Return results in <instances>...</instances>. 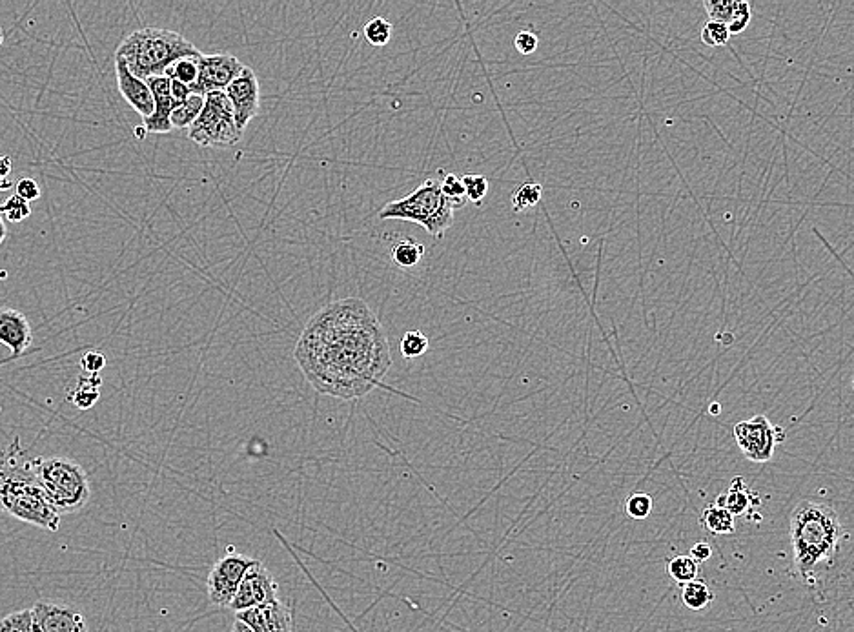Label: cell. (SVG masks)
I'll list each match as a JSON object with an SVG mask.
<instances>
[{
    "label": "cell",
    "instance_id": "1",
    "mask_svg": "<svg viewBox=\"0 0 854 632\" xmlns=\"http://www.w3.org/2000/svg\"><path fill=\"white\" fill-rule=\"evenodd\" d=\"M295 361L317 392L346 401L381 387L392 367L387 334L357 297L334 301L308 321Z\"/></svg>",
    "mask_w": 854,
    "mask_h": 632
},
{
    "label": "cell",
    "instance_id": "2",
    "mask_svg": "<svg viewBox=\"0 0 854 632\" xmlns=\"http://www.w3.org/2000/svg\"><path fill=\"white\" fill-rule=\"evenodd\" d=\"M842 540L844 525L831 505L800 501L791 512L794 574L805 585H814L818 572L833 565Z\"/></svg>",
    "mask_w": 854,
    "mask_h": 632
},
{
    "label": "cell",
    "instance_id": "3",
    "mask_svg": "<svg viewBox=\"0 0 854 632\" xmlns=\"http://www.w3.org/2000/svg\"><path fill=\"white\" fill-rule=\"evenodd\" d=\"M21 452L19 441L13 443L10 452H0V507L15 520L44 531L57 532L61 527V516L51 507L41 485L35 480L30 461L19 463Z\"/></svg>",
    "mask_w": 854,
    "mask_h": 632
},
{
    "label": "cell",
    "instance_id": "4",
    "mask_svg": "<svg viewBox=\"0 0 854 632\" xmlns=\"http://www.w3.org/2000/svg\"><path fill=\"white\" fill-rule=\"evenodd\" d=\"M201 51L181 33L163 28L133 31L115 51V57L126 62L128 70L139 79L163 77L173 62L184 57H199Z\"/></svg>",
    "mask_w": 854,
    "mask_h": 632
},
{
    "label": "cell",
    "instance_id": "5",
    "mask_svg": "<svg viewBox=\"0 0 854 632\" xmlns=\"http://www.w3.org/2000/svg\"><path fill=\"white\" fill-rule=\"evenodd\" d=\"M30 469L59 516L79 512L92 498L88 474L73 459L35 458L30 461Z\"/></svg>",
    "mask_w": 854,
    "mask_h": 632
},
{
    "label": "cell",
    "instance_id": "6",
    "mask_svg": "<svg viewBox=\"0 0 854 632\" xmlns=\"http://www.w3.org/2000/svg\"><path fill=\"white\" fill-rule=\"evenodd\" d=\"M379 217L412 221L423 226L428 234L443 237L450 226L454 225V208L441 194L438 179H427L419 184L412 194L388 203Z\"/></svg>",
    "mask_w": 854,
    "mask_h": 632
},
{
    "label": "cell",
    "instance_id": "7",
    "mask_svg": "<svg viewBox=\"0 0 854 632\" xmlns=\"http://www.w3.org/2000/svg\"><path fill=\"white\" fill-rule=\"evenodd\" d=\"M243 132L234 121V110L224 92L204 95L203 112L188 128V139L201 146L230 148L241 141Z\"/></svg>",
    "mask_w": 854,
    "mask_h": 632
},
{
    "label": "cell",
    "instance_id": "8",
    "mask_svg": "<svg viewBox=\"0 0 854 632\" xmlns=\"http://www.w3.org/2000/svg\"><path fill=\"white\" fill-rule=\"evenodd\" d=\"M783 432L774 427L767 416H754L734 425V438L743 456L753 463H767L774 456L776 445L782 443Z\"/></svg>",
    "mask_w": 854,
    "mask_h": 632
},
{
    "label": "cell",
    "instance_id": "9",
    "mask_svg": "<svg viewBox=\"0 0 854 632\" xmlns=\"http://www.w3.org/2000/svg\"><path fill=\"white\" fill-rule=\"evenodd\" d=\"M255 560L243 554H228L215 563L208 574V598L217 607H230L239 583Z\"/></svg>",
    "mask_w": 854,
    "mask_h": 632
},
{
    "label": "cell",
    "instance_id": "10",
    "mask_svg": "<svg viewBox=\"0 0 854 632\" xmlns=\"http://www.w3.org/2000/svg\"><path fill=\"white\" fill-rule=\"evenodd\" d=\"M244 64L234 55L215 53V55H199L197 57V82L192 86L195 95H206L210 92H224L230 82L243 72Z\"/></svg>",
    "mask_w": 854,
    "mask_h": 632
},
{
    "label": "cell",
    "instance_id": "11",
    "mask_svg": "<svg viewBox=\"0 0 854 632\" xmlns=\"http://www.w3.org/2000/svg\"><path fill=\"white\" fill-rule=\"evenodd\" d=\"M277 592H279V585L275 583L274 576L270 574V571L261 561L255 560L239 583L235 598L230 603V609L235 614L248 611V609L257 607L261 603L275 600Z\"/></svg>",
    "mask_w": 854,
    "mask_h": 632
},
{
    "label": "cell",
    "instance_id": "12",
    "mask_svg": "<svg viewBox=\"0 0 854 632\" xmlns=\"http://www.w3.org/2000/svg\"><path fill=\"white\" fill-rule=\"evenodd\" d=\"M33 632H90L77 607L55 602H37L31 609Z\"/></svg>",
    "mask_w": 854,
    "mask_h": 632
},
{
    "label": "cell",
    "instance_id": "13",
    "mask_svg": "<svg viewBox=\"0 0 854 632\" xmlns=\"http://www.w3.org/2000/svg\"><path fill=\"white\" fill-rule=\"evenodd\" d=\"M224 93L232 104L235 124L243 132L248 123L257 117L261 108V88L254 70L244 66L243 72L239 73L235 81L230 82Z\"/></svg>",
    "mask_w": 854,
    "mask_h": 632
},
{
    "label": "cell",
    "instance_id": "14",
    "mask_svg": "<svg viewBox=\"0 0 854 632\" xmlns=\"http://www.w3.org/2000/svg\"><path fill=\"white\" fill-rule=\"evenodd\" d=\"M237 620L254 632H294L292 611L277 598L248 611L237 612Z\"/></svg>",
    "mask_w": 854,
    "mask_h": 632
},
{
    "label": "cell",
    "instance_id": "15",
    "mask_svg": "<svg viewBox=\"0 0 854 632\" xmlns=\"http://www.w3.org/2000/svg\"><path fill=\"white\" fill-rule=\"evenodd\" d=\"M144 82L148 84L153 97V113L148 119H143L144 132H172L170 115L179 106V102L173 99L172 92H170V79L163 75V77H150Z\"/></svg>",
    "mask_w": 854,
    "mask_h": 632
},
{
    "label": "cell",
    "instance_id": "16",
    "mask_svg": "<svg viewBox=\"0 0 854 632\" xmlns=\"http://www.w3.org/2000/svg\"><path fill=\"white\" fill-rule=\"evenodd\" d=\"M115 75L122 97L143 119H148L153 113V97L148 84L135 77L121 57H115Z\"/></svg>",
    "mask_w": 854,
    "mask_h": 632
},
{
    "label": "cell",
    "instance_id": "17",
    "mask_svg": "<svg viewBox=\"0 0 854 632\" xmlns=\"http://www.w3.org/2000/svg\"><path fill=\"white\" fill-rule=\"evenodd\" d=\"M33 341L30 321L15 308H0V343L10 348L11 356L19 357Z\"/></svg>",
    "mask_w": 854,
    "mask_h": 632
},
{
    "label": "cell",
    "instance_id": "18",
    "mask_svg": "<svg viewBox=\"0 0 854 632\" xmlns=\"http://www.w3.org/2000/svg\"><path fill=\"white\" fill-rule=\"evenodd\" d=\"M760 503H762V500L756 496V492L747 487V483H745L742 476H738V478L732 480L729 490L722 492L718 496V500H716L714 505L727 510L732 516H743V514H747L749 510L756 507V505H760Z\"/></svg>",
    "mask_w": 854,
    "mask_h": 632
},
{
    "label": "cell",
    "instance_id": "19",
    "mask_svg": "<svg viewBox=\"0 0 854 632\" xmlns=\"http://www.w3.org/2000/svg\"><path fill=\"white\" fill-rule=\"evenodd\" d=\"M102 379L99 374H86L79 378L77 388L70 394V401L79 410H88L99 401V388H101Z\"/></svg>",
    "mask_w": 854,
    "mask_h": 632
},
{
    "label": "cell",
    "instance_id": "20",
    "mask_svg": "<svg viewBox=\"0 0 854 632\" xmlns=\"http://www.w3.org/2000/svg\"><path fill=\"white\" fill-rule=\"evenodd\" d=\"M700 523H702L705 531L711 532V534H718V536L736 532L734 516L729 514L727 510L722 509V507H718V505L705 507L702 512V518H700Z\"/></svg>",
    "mask_w": 854,
    "mask_h": 632
},
{
    "label": "cell",
    "instance_id": "21",
    "mask_svg": "<svg viewBox=\"0 0 854 632\" xmlns=\"http://www.w3.org/2000/svg\"><path fill=\"white\" fill-rule=\"evenodd\" d=\"M204 106V97L203 95H195L192 93L186 101L181 102L175 110H173L172 115H170V123H172V128H179V130H184V128H190L192 124L195 123V119L199 117V113L203 112Z\"/></svg>",
    "mask_w": 854,
    "mask_h": 632
},
{
    "label": "cell",
    "instance_id": "22",
    "mask_svg": "<svg viewBox=\"0 0 854 632\" xmlns=\"http://www.w3.org/2000/svg\"><path fill=\"white\" fill-rule=\"evenodd\" d=\"M682 600L687 609L700 612L711 605L712 600H714V592L711 591V587L707 583L698 578L694 582L683 585Z\"/></svg>",
    "mask_w": 854,
    "mask_h": 632
},
{
    "label": "cell",
    "instance_id": "23",
    "mask_svg": "<svg viewBox=\"0 0 854 632\" xmlns=\"http://www.w3.org/2000/svg\"><path fill=\"white\" fill-rule=\"evenodd\" d=\"M425 257V246L417 243L416 239H401L392 246V261L399 268H414Z\"/></svg>",
    "mask_w": 854,
    "mask_h": 632
},
{
    "label": "cell",
    "instance_id": "24",
    "mask_svg": "<svg viewBox=\"0 0 854 632\" xmlns=\"http://www.w3.org/2000/svg\"><path fill=\"white\" fill-rule=\"evenodd\" d=\"M667 571L671 574L672 580L682 587L700 578V567L689 554H680L672 558L667 565Z\"/></svg>",
    "mask_w": 854,
    "mask_h": 632
},
{
    "label": "cell",
    "instance_id": "25",
    "mask_svg": "<svg viewBox=\"0 0 854 632\" xmlns=\"http://www.w3.org/2000/svg\"><path fill=\"white\" fill-rule=\"evenodd\" d=\"M439 175H443L441 181H439V188H441L443 197L447 199V203L454 210L463 208L465 203H467V195H465V186H463L461 177L456 174H443V172H439Z\"/></svg>",
    "mask_w": 854,
    "mask_h": 632
},
{
    "label": "cell",
    "instance_id": "26",
    "mask_svg": "<svg viewBox=\"0 0 854 632\" xmlns=\"http://www.w3.org/2000/svg\"><path fill=\"white\" fill-rule=\"evenodd\" d=\"M197 73H199V70H197V57H184V59L173 62L172 66L164 72V75L168 79H173V81L181 82L184 86H188L190 92H192V86L197 82Z\"/></svg>",
    "mask_w": 854,
    "mask_h": 632
},
{
    "label": "cell",
    "instance_id": "27",
    "mask_svg": "<svg viewBox=\"0 0 854 632\" xmlns=\"http://www.w3.org/2000/svg\"><path fill=\"white\" fill-rule=\"evenodd\" d=\"M543 197V186L539 183H523L516 188L512 194V208L514 212H523L536 206Z\"/></svg>",
    "mask_w": 854,
    "mask_h": 632
},
{
    "label": "cell",
    "instance_id": "28",
    "mask_svg": "<svg viewBox=\"0 0 854 632\" xmlns=\"http://www.w3.org/2000/svg\"><path fill=\"white\" fill-rule=\"evenodd\" d=\"M392 30H394V26H392V22H388L385 17H374L372 21H368L365 24V39L368 41V44H372V46H387L390 39H392Z\"/></svg>",
    "mask_w": 854,
    "mask_h": 632
},
{
    "label": "cell",
    "instance_id": "29",
    "mask_svg": "<svg viewBox=\"0 0 854 632\" xmlns=\"http://www.w3.org/2000/svg\"><path fill=\"white\" fill-rule=\"evenodd\" d=\"M30 215V203H26L19 195L13 194L4 203L0 204V217L8 219L11 223H22Z\"/></svg>",
    "mask_w": 854,
    "mask_h": 632
},
{
    "label": "cell",
    "instance_id": "30",
    "mask_svg": "<svg viewBox=\"0 0 854 632\" xmlns=\"http://www.w3.org/2000/svg\"><path fill=\"white\" fill-rule=\"evenodd\" d=\"M703 8L709 15V21L720 22L727 26L738 8V0H705Z\"/></svg>",
    "mask_w": 854,
    "mask_h": 632
},
{
    "label": "cell",
    "instance_id": "31",
    "mask_svg": "<svg viewBox=\"0 0 854 632\" xmlns=\"http://www.w3.org/2000/svg\"><path fill=\"white\" fill-rule=\"evenodd\" d=\"M428 337L421 330H410L401 339V354L407 359H416L427 354Z\"/></svg>",
    "mask_w": 854,
    "mask_h": 632
},
{
    "label": "cell",
    "instance_id": "32",
    "mask_svg": "<svg viewBox=\"0 0 854 632\" xmlns=\"http://www.w3.org/2000/svg\"><path fill=\"white\" fill-rule=\"evenodd\" d=\"M463 186H465V195L467 201H472L474 204L483 203V199L488 194V181L485 175L467 174L461 177Z\"/></svg>",
    "mask_w": 854,
    "mask_h": 632
},
{
    "label": "cell",
    "instance_id": "33",
    "mask_svg": "<svg viewBox=\"0 0 854 632\" xmlns=\"http://www.w3.org/2000/svg\"><path fill=\"white\" fill-rule=\"evenodd\" d=\"M652 507H654V501H652L651 494H647V492H634L625 505L627 514L631 516L632 520L649 518Z\"/></svg>",
    "mask_w": 854,
    "mask_h": 632
},
{
    "label": "cell",
    "instance_id": "34",
    "mask_svg": "<svg viewBox=\"0 0 854 632\" xmlns=\"http://www.w3.org/2000/svg\"><path fill=\"white\" fill-rule=\"evenodd\" d=\"M0 632H33L31 609L11 612L0 620Z\"/></svg>",
    "mask_w": 854,
    "mask_h": 632
},
{
    "label": "cell",
    "instance_id": "35",
    "mask_svg": "<svg viewBox=\"0 0 854 632\" xmlns=\"http://www.w3.org/2000/svg\"><path fill=\"white\" fill-rule=\"evenodd\" d=\"M729 39H731V33L727 30L725 24L707 21V24L703 26L702 41L705 46L720 48V46H725L729 42Z\"/></svg>",
    "mask_w": 854,
    "mask_h": 632
},
{
    "label": "cell",
    "instance_id": "36",
    "mask_svg": "<svg viewBox=\"0 0 854 632\" xmlns=\"http://www.w3.org/2000/svg\"><path fill=\"white\" fill-rule=\"evenodd\" d=\"M751 19H753V8H751V4H749V2H738V8L734 11L731 22L727 24V30H729L731 35L743 33L745 28L749 26Z\"/></svg>",
    "mask_w": 854,
    "mask_h": 632
},
{
    "label": "cell",
    "instance_id": "37",
    "mask_svg": "<svg viewBox=\"0 0 854 632\" xmlns=\"http://www.w3.org/2000/svg\"><path fill=\"white\" fill-rule=\"evenodd\" d=\"M41 194V186H39V183L35 179H31V177H22L21 181H17V184H15V195H19L26 203L37 201L41 197Z\"/></svg>",
    "mask_w": 854,
    "mask_h": 632
},
{
    "label": "cell",
    "instance_id": "38",
    "mask_svg": "<svg viewBox=\"0 0 854 632\" xmlns=\"http://www.w3.org/2000/svg\"><path fill=\"white\" fill-rule=\"evenodd\" d=\"M538 44V35H536L534 31H519L518 35H516V39H514V46H516V50H518L521 55H530V53H534V51L538 50Z\"/></svg>",
    "mask_w": 854,
    "mask_h": 632
},
{
    "label": "cell",
    "instance_id": "39",
    "mask_svg": "<svg viewBox=\"0 0 854 632\" xmlns=\"http://www.w3.org/2000/svg\"><path fill=\"white\" fill-rule=\"evenodd\" d=\"M81 367L86 374H99L102 368L106 367V357L97 350H90L82 356Z\"/></svg>",
    "mask_w": 854,
    "mask_h": 632
},
{
    "label": "cell",
    "instance_id": "40",
    "mask_svg": "<svg viewBox=\"0 0 854 632\" xmlns=\"http://www.w3.org/2000/svg\"><path fill=\"white\" fill-rule=\"evenodd\" d=\"M689 556H691L692 560L696 561V563L709 561L712 556V547L707 543V541H698V543H694V545H692Z\"/></svg>",
    "mask_w": 854,
    "mask_h": 632
},
{
    "label": "cell",
    "instance_id": "41",
    "mask_svg": "<svg viewBox=\"0 0 854 632\" xmlns=\"http://www.w3.org/2000/svg\"><path fill=\"white\" fill-rule=\"evenodd\" d=\"M170 92H172L173 99L179 102V104L186 101L192 95L188 86H184L181 82L173 81V79H170Z\"/></svg>",
    "mask_w": 854,
    "mask_h": 632
},
{
    "label": "cell",
    "instance_id": "42",
    "mask_svg": "<svg viewBox=\"0 0 854 632\" xmlns=\"http://www.w3.org/2000/svg\"><path fill=\"white\" fill-rule=\"evenodd\" d=\"M11 168H13L11 157H0V179H8V175L11 174Z\"/></svg>",
    "mask_w": 854,
    "mask_h": 632
},
{
    "label": "cell",
    "instance_id": "43",
    "mask_svg": "<svg viewBox=\"0 0 854 632\" xmlns=\"http://www.w3.org/2000/svg\"><path fill=\"white\" fill-rule=\"evenodd\" d=\"M232 632H254L250 627H246L243 622H239V620H235L234 627H232Z\"/></svg>",
    "mask_w": 854,
    "mask_h": 632
},
{
    "label": "cell",
    "instance_id": "44",
    "mask_svg": "<svg viewBox=\"0 0 854 632\" xmlns=\"http://www.w3.org/2000/svg\"><path fill=\"white\" fill-rule=\"evenodd\" d=\"M6 235H8V230H6V225H4V219L0 217V245L4 243V239H6Z\"/></svg>",
    "mask_w": 854,
    "mask_h": 632
},
{
    "label": "cell",
    "instance_id": "45",
    "mask_svg": "<svg viewBox=\"0 0 854 632\" xmlns=\"http://www.w3.org/2000/svg\"><path fill=\"white\" fill-rule=\"evenodd\" d=\"M709 412H711V414H714V416H716V414H720V405H718V403H714Z\"/></svg>",
    "mask_w": 854,
    "mask_h": 632
},
{
    "label": "cell",
    "instance_id": "46",
    "mask_svg": "<svg viewBox=\"0 0 854 632\" xmlns=\"http://www.w3.org/2000/svg\"><path fill=\"white\" fill-rule=\"evenodd\" d=\"M2 42H4V31L0 28V46H2Z\"/></svg>",
    "mask_w": 854,
    "mask_h": 632
}]
</instances>
